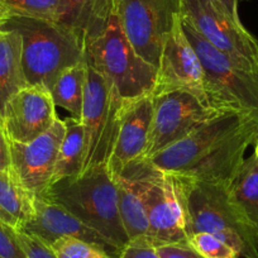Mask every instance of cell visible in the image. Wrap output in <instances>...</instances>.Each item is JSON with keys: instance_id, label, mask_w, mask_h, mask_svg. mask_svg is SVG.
<instances>
[{"instance_id": "6", "label": "cell", "mask_w": 258, "mask_h": 258, "mask_svg": "<svg viewBox=\"0 0 258 258\" xmlns=\"http://www.w3.org/2000/svg\"><path fill=\"white\" fill-rule=\"evenodd\" d=\"M121 105L123 99L113 83L86 63L80 118L84 128L81 173L98 166L108 165L118 137Z\"/></svg>"}, {"instance_id": "32", "label": "cell", "mask_w": 258, "mask_h": 258, "mask_svg": "<svg viewBox=\"0 0 258 258\" xmlns=\"http://www.w3.org/2000/svg\"><path fill=\"white\" fill-rule=\"evenodd\" d=\"M232 17L234 21L240 22L239 13H238V4H239V0H214Z\"/></svg>"}, {"instance_id": "27", "label": "cell", "mask_w": 258, "mask_h": 258, "mask_svg": "<svg viewBox=\"0 0 258 258\" xmlns=\"http://www.w3.org/2000/svg\"><path fill=\"white\" fill-rule=\"evenodd\" d=\"M0 258H27L18 240V230L0 220Z\"/></svg>"}, {"instance_id": "8", "label": "cell", "mask_w": 258, "mask_h": 258, "mask_svg": "<svg viewBox=\"0 0 258 258\" xmlns=\"http://www.w3.org/2000/svg\"><path fill=\"white\" fill-rule=\"evenodd\" d=\"M115 13L135 51L157 69L166 37L181 16L180 0H118Z\"/></svg>"}, {"instance_id": "17", "label": "cell", "mask_w": 258, "mask_h": 258, "mask_svg": "<svg viewBox=\"0 0 258 258\" xmlns=\"http://www.w3.org/2000/svg\"><path fill=\"white\" fill-rule=\"evenodd\" d=\"M152 165L145 158L129 163L116 176L118 207L124 230L132 244H148V218L145 205V190Z\"/></svg>"}, {"instance_id": "28", "label": "cell", "mask_w": 258, "mask_h": 258, "mask_svg": "<svg viewBox=\"0 0 258 258\" xmlns=\"http://www.w3.org/2000/svg\"><path fill=\"white\" fill-rule=\"evenodd\" d=\"M18 240L27 258H58L51 245H48L34 235L27 234V233L18 230Z\"/></svg>"}, {"instance_id": "1", "label": "cell", "mask_w": 258, "mask_h": 258, "mask_svg": "<svg viewBox=\"0 0 258 258\" xmlns=\"http://www.w3.org/2000/svg\"><path fill=\"white\" fill-rule=\"evenodd\" d=\"M172 177L182 205L187 237L199 232L210 233L234 248L240 257L258 258V229L232 202L229 186L178 175Z\"/></svg>"}, {"instance_id": "31", "label": "cell", "mask_w": 258, "mask_h": 258, "mask_svg": "<svg viewBox=\"0 0 258 258\" xmlns=\"http://www.w3.org/2000/svg\"><path fill=\"white\" fill-rule=\"evenodd\" d=\"M12 168V157H11V148H9V140L4 132L3 124L0 121V172Z\"/></svg>"}, {"instance_id": "2", "label": "cell", "mask_w": 258, "mask_h": 258, "mask_svg": "<svg viewBox=\"0 0 258 258\" xmlns=\"http://www.w3.org/2000/svg\"><path fill=\"white\" fill-rule=\"evenodd\" d=\"M42 198L66 208L118 253L129 243L119 214L116 181L106 165L52 183Z\"/></svg>"}, {"instance_id": "22", "label": "cell", "mask_w": 258, "mask_h": 258, "mask_svg": "<svg viewBox=\"0 0 258 258\" xmlns=\"http://www.w3.org/2000/svg\"><path fill=\"white\" fill-rule=\"evenodd\" d=\"M64 136L59 146L52 183L66 177L80 175L83 168L84 128L80 119H64ZM51 183V185H52Z\"/></svg>"}, {"instance_id": "20", "label": "cell", "mask_w": 258, "mask_h": 258, "mask_svg": "<svg viewBox=\"0 0 258 258\" xmlns=\"http://www.w3.org/2000/svg\"><path fill=\"white\" fill-rule=\"evenodd\" d=\"M33 195L28 192L13 171L0 172V220L19 230L32 213Z\"/></svg>"}, {"instance_id": "19", "label": "cell", "mask_w": 258, "mask_h": 258, "mask_svg": "<svg viewBox=\"0 0 258 258\" xmlns=\"http://www.w3.org/2000/svg\"><path fill=\"white\" fill-rule=\"evenodd\" d=\"M22 64V39L16 31L0 29V121L8 101L28 88Z\"/></svg>"}, {"instance_id": "29", "label": "cell", "mask_w": 258, "mask_h": 258, "mask_svg": "<svg viewBox=\"0 0 258 258\" xmlns=\"http://www.w3.org/2000/svg\"><path fill=\"white\" fill-rule=\"evenodd\" d=\"M156 250L161 258H204L190 244H165L156 247Z\"/></svg>"}, {"instance_id": "9", "label": "cell", "mask_w": 258, "mask_h": 258, "mask_svg": "<svg viewBox=\"0 0 258 258\" xmlns=\"http://www.w3.org/2000/svg\"><path fill=\"white\" fill-rule=\"evenodd\" d=\"M153 96V115L147 147L142 158H150L178 142L218 114L224 113L185 90H172Z\"/></svg>"}, {"instance_id": "18", "label": "cell", "mask_w": 258, "mask_h": 258, "mask_svg": "<svg viewBox=\"0 0 258 258\" xmlns=\"http://www.w3.org/2000/svg\"><path fill=\"white\" fill-rule=\"evenodd\" d=\"M114 12L108 0H59L58 23L75 32L85 48L103 31Z\"/></svg>"}, {"instance_id": "33", "label": "cell", "mask_w": 258, "mask_h": 258, "mask_svg": "<svg viewBox=\"0 0 258 258\" xmlns=\"http://www.w3.org/2000/svg\"><path fill=\"white\" fill-rule=\"evenodd\" d=\"M8 14V11H7V8L4 7V4L0 2V18H3L4 16H7Z\"/></svg>"}, {"instance_id": "30", "label": "cell", "mask_w": 258, "mask_h": 258, "mask_svg": "<svg viewBox=\"0 0 258 258\" xmlns=\"http://www.w3.org/2000/svg\"><path fill=\"white\" fill-rule=\"evenodd\" d=\"M118 258H161L155 247L128 243L119 252Z\"/></svg>"}, {"instance_id": "34", "label": "cell", "mask_w": 258, "mask_h": 258, "mask_svg": "<svg viewBox=\"0 0 258 258\" xmlns=\"http://www.w3.org/2000/svg\"><path fill=\"white\" fill-rule=\"evenodd\" d=\"M108 2L114 7V8H116V3H118V0H108Z\"/></svg>"}, {"instance_id": "5", "label": "cell", "mask_w": 258, "mask_h": 258, "mask_svg": "<svg viewBox=\"0 0 258 258\" xmlns=\"http://www.w3.org/2000/svg\"><path fill=\"white\" fill-rule=\"evenodd\" d=\"M181 26L199 57L208 104L219 111H258V75L213 46L182 16Z\"/></svg>"}, {"instance_id": "24", "label": "cell", "mask_w": 258, "mask_h": 258, "mask_svg": "<svg viewBox=\"0 0 258 258\" xmlns=\"http://www.w3.org/2000/svg\"><path fill=\"white\" fill-rule=\"evenodd\" d=\"M8 14L58 22L59 0H0Z\"/></svg>"}, {"instance_id": "3", "label": "cell", "mask_w": 258, "mask_h": 258, "mask_svg": "<svg viewBox=\"0 0 258 258\" xmlns=\"http://www.w3.org/2000/svg\"><path fill=\"white\" fill-rule=\"evenodd\" d=\"M0 29L21 36L22 64L29 86L49 90L62 71L84 61L81 39L58 22L7 14L0 18Z\"/></svg>"}, {"instance_id": "23", "label": "cell", "mask_w": 258, "mask_h": 258, "mask_svg": "<svg viewBox=\"0 0 258 258\" xmlns=\"http://www.w3.org/2000/svg\"><path fill=\"white\" fill-rule=\"evenodd\" d=\"M85 59L62 71L49 89L56 106H61L76 119L81 118L85 88Z\"/></svg>"}, {"instance_id": "15", "label": "cell", "mask_w": 258, "mask_h": 258, "mask_svg": "<svg viewBox=\"0 0 258 258\" xmlns=\"http://www.w3.org/2000/svg\"><path fill=\"white\" fill-rule=\"evenodd\" d=\"M19 232L34 235L48 245L59 238L70 237L99 245L115 258L119 254L99 233L84 224L66 208L42 197H33L32 213Z\"/></svg>"}, {"instance_id": "12", "label": "cell", "mask_w": 258, "mask_h": 258, "mask_svg": "<svg viewBox=\"0 0 258 258\" xmlns=\"http://www.w3.org/2000/svg\"><path fill=\"white\" fill-rule=\"evenodd\" d=\"M64 129V121L57 118L46 133L32 142L9 141L12 171L33 197H44L51 186Z\"/></svg>"}, {"instance_id": "25", "label": "cell", "mask_w": 258, "mask_h": 258, "mask_svg": "<svg viewBox=\"0 0 258 258\" xmlns=\"http://www.w3.org/2000/svg\"><path fill=\"white\" fill-rule=\"evenodd\" d=\"M51 247L58 258H114L104 248L76 238H59Z\"/></svg>"}, {"instance_id": "16", "label": "cell", "mask_w": 258, "mask_h": 258, "mask_svg": "<svg viewBox=\"0 0 258 258\" xmlns=\"http://www.w3.org/2000/svg\"><path fill=\"white\" fill-rule=\"evenodd\" d=\"M152 115V94L135 99H123L118 137L106 165L114 177L120 175L129 163L143 157Z\"/></svg>"}, {"instance_id": "26", "label": "cell", "mask_w": 258, "mask_h": 258, "mask_svg": "<svg viewBox=\"0 0 258 258\" xmlns=\"http://www.w3.org/2000/svg\"><path fill=\"white\" fill-rule=\"evenodd\" d=\"M188 244L204 258H238L239 253L215 235L199 232L188 237Z\"/></svg>"}, {"instance_id": "14", "label": "cell", "mask_w": 258, "mask_h": 258, "mask_svg": "<svg viewBox=\"0 0 258 258\" xmlns=\"http://www.w3.org/2000/svg\"><path fill=\"white\" fill-rule=\"evenodd\" d=\"M57 118L49 90L36 85L23 89L8 101L2 124L9 141L28 143L46 133Z\"/></svg>"}, {"instance_id": "11", "label": "cell", "mask_w": 258, "mask_h": 258, "mask_svg": "<svg viewBox=\"0 0 258 258\" xmlns=\"http://www.w3.org/2000/svg\"><path fill=\"white\" fill-rule=\"evenodd\" d=\"M147 212L148 244L160 247L165 244H188L185 215L178 199L172 175L152 166L145 190Z\"/></svg>"}, {"instance_id": "7", "label": "cell", "mask_w": 258, "mask_h": 258, "mask_svg": "<svg viewBox=\"0 0 258 258\" xmlns=\"http://www.w3.org/2000/svg\"><path fill=\"white\" fill-rule=\"evenodd\" d=\"M181 16L244 70L258 75V41L214 0H180Z\"/></svg>"}, {"instance_id": "13", "label": "cell", "mask_w": 258, "mask_h": 258, "mask_svg": "<svg viewBox=\"0 0 258 258\" xmlns=\"http://www.w3.org/2000/svg\"><path fill=\"white\" fill-rule=\"evenodd\" d=\"M172 90L192 93L208 104L202 64L192 44L183 32L181 16L176 21L172 31L166 37L162 46L152 95Z\"/></svg>"}, {"instance_id": "21", "label": "cell", "mask_w": 258, "mask_h": 258, "mask_svg": "<svg viewBox=\"0 0 258 258\" xmlns=\"http://www.w3.org/2000/svg\"><path fill=\"white\" fill-rule=\"evenodd\" d=\"M229 195L239 212L258 229V156L255 153L240 166L229 186Z\"/></svg>"}, {"instance_id": "4", "label": "cell", "mask_w": 258, "mask_h": 258, "mask_svg": "<svg viewBox=\"0 0 258 258\" xmlns=\"http://www.w3.org/2000/svg\"><path fill=\"white\" fill-rule=\"evenodd\" d=\"M84 59L113 83L121 99L150 95L155 89L157 69L135 51L115 12L103 31L86 43Z\"/></svg>"}, {"instance_id": "10", "label": "cell", "mask_w": 258, "mask_h": 258, "mask_svg": "<svg viewBox=\"0 0 258 258\" xmlns=\"http://www.w3.org/2000/svg\"><path fill=\"white\" fill-rule=\"evenodd\" d=\"M258 111H224L203 123L178 142L151 156L153 167L171 175H182L209 155Z\"/></svg>"}, {"instance_id": "35", "label": "cell", "mask_w": 258, "mask_h": 258, "mask_svg": "<svg viewBox=\"0 0 258 258\" xmlns=\"http://www.w3.org/2000/svg\"><path fill=\"white\" fill-rule=\"evenodd\" d=\"M254 153L258 156V140H257V143L254 145Z\"/></svg>"}]
</instances>
